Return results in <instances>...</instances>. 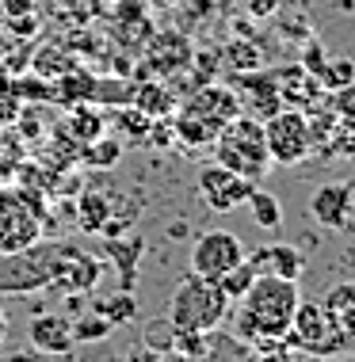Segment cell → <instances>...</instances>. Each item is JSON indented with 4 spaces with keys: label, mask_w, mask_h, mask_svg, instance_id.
<instances>
[{
    "label": "cell",
    "mask_w": 355,
    "mask_h": 362,
    "mask_svg": "<svg viewBox=\"0 0 355 362\" xmlns=\"http://www.w3.org/2000/svg\"><path fill=\"white\" fill-rule=\"evenodd\" d=\"M142 252H145L142 237H123V240L107 237L103 256H107V259H115L118 275H123V290H130V286H134V263L142 259Z\"/></svg>",
    "instance_id": "obj_18"
},
{
    "label": "cell",
    "mask_w": 355,
    "mask_h": 362,
    "mask_svg": "<svg viewBox=\"0 0 355 362\" xmlns=\"http://www.w3.org/2000/svg\"><path fill=\"white\" fill-rule=\"evenodd\" d=\"M107 122H111L118 141H145L150 138V126H153L150 115H145L142 107H134V103H118L115 111L107 115Z\"/></svg>",
    "instance_id": "obj_17"
},
{
    "label": "cell",
    "mask_w": 355,
    "mask_h": 362,
    "mask_svg": "<svg viewBox=\"0 0 355 362\" xmlns=\"http://www.w3.org/2000/svg\"><path fill=\"white\" fill-rule=\"evenodd\" d=\"M8 339V313H4V305H0V344Z\"/></svg>",
    "instance_id": "obj_40"
},
{
    "label": "cell",
    "mask_w": 355,
    "mask_h": 362,
    "mask_svg": "<svg viewBox=\"0 0 355 362\" xmlns=\"http://www.w3.org/2000/svg\"><path fill=\"white\" fill-rule=\"evenodd\" d=\"M302 301V290L294 279H279V275H256V282L241 298L233 301V336L244 339L249 347L256 344H271L283 339L291 332L294 309Z\"/></svg>",
    "instance_id": "obj_1"
},
{
    "label": "cell",
    "mask_w": 355,
    "mask_h": 362,
    "mask_svg": "<svg viewBox=\"0 0 355 362\" xmlns=\"http://www.w3.org/2000/svg\"><path fill=\"white\" fill-rule=\"evenodd\" d=\"M264 138H268V153H271V164H302L305 156L313 153V141H310V122H305V111L302 107H279L275 115L264 119Z\"/></svg>",
    "instance_id": "obj_5"
},
{
    "label": "cell",
    "mask_w": 355,
    "mask_h": 362,
    "mask_svg": "<svg viewBox=\"0 0 355 362\" xmlns=\"http://www.w3.org/2000/svg\"><path fill=\"white\" fill-rule=\"evenodd\" d=\"M249 214H252V221L260 225V229H279L283 225V206H279V199H275L271 191H260V187H252L249 194Z\"/></svg>",
    "instance_id": "obj_23"
},
{
    "label": "cell",
    "mask_w": 355,
    "mask_h": 362,
    "mask_svg": "<svg viewBox=\"0 0 355 362\" xmlns=\"http://www.w3.org/2000/svg\"><path fill=\"white\" fill-rule=\"evenodd\" d=\"M225 62H230L233 73H252V69H260L264 54L256 42H230L225 46Z\"/></svg>",
    "instance_id": "obj_27"
},
{
    "label": "cell",
    "mask_w": 355,
    "mask_h": 362,
    "mask_svg": "<svg viewBox=\"0 0 355 362\" xmlns=\"http://www.w3.org/2000/svg\"><path fill=\"white\" fill-rule=\"evenodd\" d=\"M176 107L187 111V115H195L199 122H206L214 134H218L233 115H241V95H237L233 88H225V84H210V81H206V84H195Z\"/></svg>",
    "instance_id": "obj_9"
},
{
    "label": "cell",
    "mask_w": 355,
    "mask_h": 362,
    "mask_svg": "<svg viewBox=\"0 0 355 362\" xmlns=\"http://www.w3.org/2000/svg\"><path fill=\"white\" fill-rule=\"evenodd\" d=\"M142 344H145V351H153V355H176V328H172V320L169 317L150 320L145 332H142Z\"/></svg>",
    "instance_id": "obj_24"
},
{
    "label": "cell",
    "mask_w": 355,
    "mask_h": 362,
    "mask_svg": "<svg viewBox=\"0 0 355 362\" xmlns=\"http://www.w3.org/2000/svg\"><path fill=\"white\" fill-rule=\"evenodd\" d=\"M325 62H329V54H325V46L321 42H305V50H302V69L310 73V76H321V69H325Z\"/></svg>",
    "instance_id": "obj_34"
},
{
    "label": "cell",
    "mask_w": 355,
    "mask_h": 362,
    "mask_svg": "<svg viewBox=\"0 0 355 362\" xmlns=\"http://www.w3.org/2000/svg\"><path fill=\"white\" fill-rule=\"evenodd\" d=\"M27 141L16 134V126H0V183H12L16 168L27 160Z\"/></svg>",
    "instance_id": "obj_21"
},
{
    "label": "cell",
    "mask_w": 355,
    "mask_h": 362,
    "mask_svg": "<svg viewBox=\"0 0 355 362\" xmlns=\"http://www.w3.org/2000/svg\"><path fill=\"white\" fill-rule=\"evenodd\" d=\"M332 111H337V119L344 126H355V81L332 92Z\"/></svg>",
    "instance_id": "obj_31"
},
{
    "label": "cell",
    "mask_w": 355,
    "mask_h": 362,
    "mask_svg": "<svg viewBox=\"0 0 355 362\" xmlns=\"http://www.w3.org/2000/svg\"><path fill=\"white\" fill-rule=\"evenodd\" d=\"M256 275H260V271H256L249 259H241L237 267H230V271H225V275L218 279V286H222V293H225L230 301H237V298H241V293L256 282Z\"/></svg>",
    "instance_id": "obj_26"
},
{
    "label": "cell",
    "mask_w": 355,
    "mask_h": 362,
    "mask_svg": "<svg viewBox=\"0 0 355 362\" xmlns=\"http://www.w3.org/2000/svg\"><path fill=\"white\" fill-rule=\"evenodd\" d=\"M111 194L100 187H81L77 194V221H81L84 233H103L107 218H111Z\"/></svg>",
    "instance_id": "obj_16"
},
{
    "label": "cell",
    "mask_w": 355,
    "mask_h": 362,
    "mask_svg": "<svg viewBox=\"0 0 355 362\" xmlns=\"http://www.w3.org/2000/svg\"><path fill=\"white\" fill-rule=\"evenodd\" d=\"M123 160V141L115 138V134H100V138H92L88 145H81V164L84 168H115V164Z\"/></svg>",
    "instance_id": "obj_19"
},
{
    "label": "cell",
    "mask_w": 355,
    "mask_h": 362,
    "mask_svg": "<svg viewBox=\"0 0 355 362\" xmlns=\"http://www.w3.org/2000/svg\"><path fill=\"white\" fill-rule=\"evenodd\" d=\"M130 103L142 107L150 119H169V115L176 111V100L169 95V88H164V84H142V88H134Z\"/></svg>",
    "instance_id": "obj_22"
},
{
    "label": "cell",
    "mask_w": 355,
    "mask_h": 362,
    "mask_svg": "<svg viewBox=\"0 0 355 362\" xmlns=\"http://www.w3.org/2000/svg\"><path fill=\"white\" fill-rule=\"evenodd\" d=\"M19 115V100H8V95H0V126H12Z\"/></svg>",
    "instance_id": "obj_39"
},
{
    "label": "cell",
    "mask_w": 355,
    "mask_h": 362,
    "mask_svg": "<svg viewBox=\"0 0 355 362\" xmlns=\"http://www.w3.org/2000/svg\"><path fill=\"white\" fill-rule=\"evenodd\" d=\"M279 4L283 0H244V12H249L252 19H268L279 12Z\"/></svg>",
    "instance_id": "obj_36"
},
{
    "label": "cell",
    "mask_w": 355,
    "mask_h": 362,
    "mask_svg": "<svg viewBox=\"0 0 355 362\" xmlns=\"http://www.w3.org/2000/svg\"><path fill=\"white\" fill-rule=\"evenodd\" d=\"M57 126H62L65 134H73V138L81 141V145H88L92 138L107 134V115L96 111V107L84 100V103H73V107H69V115H65V119L57 122Z\"/></svg>",
    "instance_id": "obj_14"
},
{
    "label": "cell",
    "mask_w": 355,
    "mask_h": 362,
    "mask_svg": "<svg viewBox=\"0 0 355 362\" xmlns=\"http://www.w3.org/2000/svg\"><path fill=\"white\" fill-rule=\"evenodd\" d=\"M317 81L329 88V92H337V88H344V84L355 81V62H351V57H329Z\"/></svg>",
    "instance_id": "obj_29"
},
{
    "label": "cell",
    "mask_w": 355,
    "mask_h": 362,
    "mask_svg": "<svg viewBox=\"0 0 355 362\" xmlns=\"http://www.w3.org/2000/svg\"><path fill=\"white\" fill-rule=\"evenodd\" d=\"M8 27H12V35H16V38H31V35L38 31V16L31 12V16H19V19H8Z\"/></svg>",
    "instance_id": "obj_37"
},
{
    "label": "cell",
    "mask_w": 355,
    "mask_h": 362,
    "mask_svg": "<svg viewBox=\"0 0 355 362\" xmlns=\"http://www.w3.org/2000/svg\"><path fill=\"white\" fill-rule=\"evenodd\" d=\"M244 259H249L260 275H279V279H294V282H298L302 271H305V259L294 244H268V248L252 252V256H244Z\"/></svg>",
    "instance_id": "obj_13"
},
{
    "label": "cell",
    "mask_w": 355,
    "mask_h": 362,
    "mask_svg": "<svg viewBox=\"0 0 355 362\" xmlns=\"http://www.w3.org/2000/svg\"><path fill=\"white\" fill-rule=\"evenodd\" d=\"M325 309L329 313H337V309H344V305H355V282H337L329 293H325Z\"/></svg>",
    "instance_id": "obj_33"
},
{
    "label": "cell",
    "mask_w": 355,
    "mask_h": 362,
    "mask_svg": "<svg viewBox=\"0 0 355 362\" xmlns=\"http://www.w3.org/2000/svg\"><path fill=\"white\" fill-rule=\"evenodd\" d=\"M241 259H244V244L230 229H206L191 244V275H203V279L218 282L225 271L237 267Z\"/></svg>",
    "instance_id": "obj_7"
},
{
    "label": "cell",
    "mask_w": 355,
    "mask_h": 362,
    "mask_svg": "<svg viewBox=\"0 0 355 362\" xmlns=\"http://www.w3.org/2000/svg\"><path fill=\"white\" fill-rule=\"evenodd\" d=\"M27 339L38 355H54V358H65L73 355L77 339H73V320L62 317V313H35L31 328H27Z\"/></svg>",
    "instance_id": "obj_11"
},
{
    "label": "cell",
    "mask_w": 355,
    "mask_h": 362,
    "mask_svg": "<svg viewBox=\"0 0 355 362\" xmlns=\"http://www.w3.org/2000/svg\"><path fill=\"white\" fill-rule=\"evenodd\" d=\"M195 187H199V199L210 206L214 214H233V210H241L244 202H249V194L256 183L252 180H244L241 172H233V168H225V164H203L199 175H195Z\"/></svg>",
    "instance_id": "obj_8"
},
{
    "label": "cell",
    "mask_w": 355,
    "mask_h": 362,
    "mask_svg": "<svg viewBox=\"0 0 355 362\" xmlns=\"http://www.w3.org/2000/svg\"><path fill=\"white\" fill-rule=\"evenodd\" d=\"M77 57L65 50V46H43V50H35V57H31V73L35 76H46V81H57V76H65L69 69H77Z\"/></svg>",
    "instance_id": "obj_20"
},
{
    "label": "cell",
    "mask_w": 355,
    "mask_h": 362,
    "mask_svg": "<svg viewBox=\"0 0 355 362\" xmlns=\"http://www.w3.org/2000/svg\"><path fill=\"white\" fill-rule=\"evenodd\" d=\"M214 160L225 168L241 172L244 180H264L271 172V153L268 138H264V119L256 115H233L230 122L214 138Z\"/></svg>",
    "instance_id": "obj_2"
},
{
    "label": "cell",
    "mask_w": 355,
    "mask_h": 362,
    "mask_svg": "<svg viewBox=\"0 0 355 362\" xmlns=\"http://www.w3.org/2000/svg\"><path fill=\"white\" fill-rule=\"evenodd\" d=\"M310 214L325 229H348L355 221V183H321L310 199Z\"/></svg>",
    "instance_id": "obj_10"
},
{
    "label": "cell",
    "mask_w": 355,
    "mask_h": 362,
    "mask_svg": "<svg viewBox=\"0 0 355 362\" xmlns=\"http://www.w3.org/2000/svg\"><path fill=\"white\" fill-rule=\"evenodd\" d=\"M287 347L291 351H302V355H340V351H348L351 344L340 336L337 328V317H332L329 309H325V301H298V309H294V320H291V332L287 336Z\"/></svg>",
    "instance_id": "obj_4"
},
{
    "label": "cell",
    "mask_w": 355,
    "mask_h": 362,
    "mask_svg": "<svg viewBox=\"0 0 355 362\" xmlns=\"http://www.w3.org/2000/svg\"><path fill=\"white\" fill-rule=\"evenodd\" d=\"M325 153L329 156H355V126H337L332 130V138H329V145H325Z\"/></svg>",
    "instance_id": "obj_32"
},
{
    "label": "cell",
    "mask_w": 355,
    "mask_h": 362,
    "mask_svg": "<svg viewBox=\"0 0 355 362\" xmlns=\"http://www.w3.org/2000/svg\"><path fill=\"white\" fill-rule=\"evenodd\" d=\"M38 240H43V218L27 206L16 187L0 183V256H16Z\"/></svg>",
    "instance_id": "obj_6"
},
{
    "label": "cell",
    "mask_w": 355,
    "mask_h": 362,
    "mask_svg": "<svg viewBox=\"0 0 355 362\" xmlns=\"http://www.w3.org/2000/svg\"><path fill=\"white\" fill-rule=\"evenodd\" d=\"M96 313H103L111 325H126V320L137 317V301L130 298V290H123V293H115V298H107V301H96Z\"/></svg>",
    "instance_id": "obj_28"
},
{
    "label": "cell",
    "mask_w": 355,
    "mask_h": 362,
    "mask_svg": "<svg viewBox=\"0 0 355 362\" xmlns=\"http://www.w3.org/2000/svg\"><path fill=\"white\" fill-rule=\"evenodd\" d=\"M191 42H187L184 35H157L153 42H150V50H145V76L157 73V76H176V73H184L187 65H191Z\"/></svg>",
    "instance_id": "obj_12"
},
{
    "label": "cell",
    "mask_w": 355,
    "mask_h": 362,
    "mask_svg": "<svg viewBox=\"0 0 355 362\" xmlns=\"http://www.w3.org/2000/svg\"><path fill=\"white\" fill-rule=\"evenodd\" d=\"M111 320L103 317V313H84V317H77L73 325V339L77 344H100V339L111 336Z\"/></svg>",
    "instance_id": "obj_25"
},
{
    "label": "cell",
    "mask_w": 355,
    "mask_h": 362,
    "mask_svg": "<svg viewBox=\"0 0 355 362\" xmlns=\"http://www.w3.org/2000/svg\"><path fill=\"white\" fill-rule=\"evenodd\" d=\"M35 160H43L50 172H57V175H62V172H69L77 160H81V141H77L73 134H65L62 126H54V134L46 138L43 153H38Z\"/></svg>",
    "instance_id": "obj_15"
},
{
    "label": "cell",
    "mask_w": 355,
    "mask_h": 362,
    "mask_svg": "<svg viewBox=\"0 0 355 362\" xmlns=\"http://www.w3.org/2000/svg\"><path fill=\"white\" fill-rule=\"evenodd\" d=\"M0 8H4L8 19H16V16H31L35 12V0H0Z\"/></svg>",
    "instance_id": "obj_38"
},
{
    "label": "cell",
    "mask_w": 355,
    "mask_h": 362,
    "mask_svg": "<svg viewBox=\"0 0 355 362\" xmlns=\"http://www.w3.org/2000/svg\"><path fill=\"white\" fill-rule=\"evenodd\" d=\"M176 355L206 358L210 355V347H206V332H176Z\"/></svg>",
    "instance_id": "obj_30"
},
{
    "label": "cell",
    "mask_w": 355,
    "mask_h": 362,
    "mask_svg": "<svg viewBox=\"0 0 355 362\" xmlns=\"http://www.w3.org/2000/svg\"><path fill=\"white\" fill-rule=\"evenodd\" d=\"M230 305L233 301L225 298L214 279L187 275L169 298V320H172L176 332H206V336H210V332L230 317Z\"/></svg>",
    "instance_id": "obj_3"
},
{
    "label": "cell",
    "mask_w": 355,
    "mask_h": 362,
    "mask_svg": "<svg viewBox=\"0 0 355 362\" xmlns=\"http://www.w3.org/2000/svg\"><path fill=\"white\" fill-rule=\"evenodd\" d=\"M337 317V328H340V336L348 339V344H355V305H344L332 313Z\"/></svg>",
    "instance_id": "obj_35"
}]
</instances>
